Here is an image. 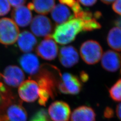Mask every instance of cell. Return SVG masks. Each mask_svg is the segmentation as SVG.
I'll list each match as a JSON object with an SVG mask.
<instances>
[{
  "label": "cell",
  "mask_w": 121,
  "mask_h": 121,
  "mask_svg": "<svg viewBox=\"0 0 121 121\" xmlns=\"http://www.w3.org/2000/svg\"><path fill=\"white\" fill-rule=\"evenodd\" d=\"M82 31V20L73 18L57 25L51 36L57 43L66 45L73 41L78 34Z\"/></svg>",
  "instance_id": "1"
},
{
  "label": "cell",
  "mask_w": 121,
  "mask_h": 121,
  "mask_svg": "<svg viewBox=\"0 0 121 121\" xmlns=\"http://www.w3.org/2000/svg\"><path fill=\"white\" fill-rule=\"evenodd\" d=\"M102 48L98 42L89 40L84 42L80 48V55L83 60L89 65H94L100 60Z\"/></svg>",
  "instance_id": "2"
},
{
  "label": "cell",
  "mask_w": 121,
  "mask_h": 121,
  "mask_svg": "<svg viewBox=\"0 0 121 121\" xmlns=\"http://www.w3.org/2000/svg\"><path fill=\"white\" fill-rule=\"evenodd\" d=\"M19 30L12 19L4 17L0 19V43L5 45H12L17 40Z\"/></svg>",
  "instance_id": "3"
},
{
  "label": "cell",
  "mask_w": 121,
  "mask_h": 121,
  "mask_svg": "<svg viewBox=\"0 0 121 121\" xmlns=\"http://www.w3.org/2000/svg\"><path fill=\"white\" fill-rule=\"evenodd\" d=\"M36 79L40 90L48 92L51 98L56 95V87L59 80L51 71L43 68H40Z\"/></svg>",
  "instance_id": "4"
},
{
  "label": "cell",
  "mask_w": 121,
  "mask_h": 121,
  "mask_svg": "<svg viewBox=\"0 0 121 121\" xmlns=\"http://www.w3.org/2000/svg\"><path fill=\"white\" fill-rule=\"evenodd\" d=\"M82 87L81 83L77 77L71 73H65L60 75L57 88L65 94L77 95Z\"/></svg>",
  "instance_id": "5"
},
{
  "label": "cell",
  "mask_w": 121,
  "mask_h": 121,
  "mask_svg": "<svg viewBox=\"0 0 121 121\" xmlns=\"http://www.w3.org/2000/svg\"><path fill=\"white\" fill-rule=\"evenodd\" d=\"M37 55L46 60H54L58 55V48L51 35H48L42 40L36 48Z\"/></svg>",
  "instance_id": "6"
},
{
  "label": "cell",
  "mask_w": 121,
  "mask_h": 121,
  "mask_svg": "<svg viewBox=\"0 0 121 121\" xmlns=\"http://www.w3.org/2000/svg\"><path fill=\"white\" fill-rule=\"evenodd\" d=\"M27 117L26 110L21 102L17 99L6 108L0 121H26Z\"/></svg>",
  "instance_id": "7"
},
{
  "label": "cell",
  "mask_w": 121,
  "mask_h": 121,
  "mask_svg": "<svg viewBox=\"0 0 121 121\" xmlns=\"http://www.w3.org/2000/svg\"><path fill=\"white\" fill-rule=\"evenodd\" d=\"M30 28L35 35L38 37H46L51 35L52 25L48 17L40 14L35 16L32 19Z\"/></svg>",
  "instance_id": "8"
},
{
  "label": "cell",
  "mask_w": 121,
  "mask_h": 121,
  "mask_svg": "<svg viewBox=\"0 0 121 121\" xmlns=\"http://www.w3.org/2000/svg\"><path fill=\"white\" fill-rule=\"evenodd\" d=\"M39 86L36 81L26 80L20 85L18 89L19 97L26 102H33L38 99Z\"/></svg>",
  "instance_id": "9"
},
{
  "label": "cell",
  "mask_w": 121,
  "mask_h": 121,
  "mask_svg": "<svg viewBox=\"0 0 121 121\" xmlns=\"http://www.w3.org/2000/svg\"><path fill=\"white\" fill-rule=\"evenodd\" d=\"M3 81L9 87L19 86L25 79V74L21 68L16 65H9L1 73Z\"/></svg>",
  "instance_id": "10"
},
{
  "label": "cell",
  "mask_w": 121,
  "mask_h": 121,
  "mask_svg": "<svg viewBox=\"0 0 121 121\" xmlns=\"http://www.w3.org/2000/svg\"><path fill=\"white\" fill-rule=\"evenodd\" d=\"M48 113L53 121H68L71 114L69 105L62 101H56L50 104Z\"/></svg>",
  "instance_id": "11"
},
{
  "label": "cell",
  "mask_w": 121,
  "mask_h": 121,
  "mask_svg": "<svg viewBox=\"0 0 121 121\" xmlns=\"http://www.w3.org/2000/svg\"><path fill=\"white\" fill-rule=\"evenodd\" d=\"M59 59L61 64L66 68H70L76 65L79 60V55L73 46H64L60 48Z\"/></svg>",
  "instance_id": "12"
},
{
  "label": "cell",
  "mask_w": 121,
  "mask_h": 121,
  "mask_svg": "<svg viewBox=\"0 0 121 121\" xmlns=\"http://www.w3.org/2000/svg\"><path fill=\"white\" fill-rule=\"evenodd\" d=\"M19 63L25 72L31 75L37 74L40 68L39 59L35 55L26 53L22 55L19 60Z\"/></svg>",
  "instance_id": "13"
},
{
  "label": "cell",
  "mask_w": 121,
  "mask_h": 121,
  "mask_svg": "<svg viewBox=\"0 0 121 121\" xmlns=\"http://www.w3.org/2000/svg\"><path fill=\"white\" fill-rule=\"evenodd\" d=\"M100 60L102 67L109 72H115L120 68L121 57L117 52L108 50L103 53Z\"/></svg>",
  "instance_id": "14"
},
{
  "label": "cell",
  "mask_w": 121,
  "mask_h": 121,
  "mask_svg": "<svg viewBox=\"0 0 121 121\" xmlns=\"http://www.w3.org/2000/svg\"><path fill=\"white\" fill-rule=\"evenodd\" d=\"M11 17L17 25L22 27L29 25L32 20V13L30 10L24 5L13 9Z\"/></svg>",
  "instance_id": "15"
},
{
  "label": "cell",
  "mask_w": 121,
  "mask_h": 121,
  "mask_svg": "<svg viewBox=\"0 0 121 121\" xmlns=\"http://www.w3.org/2000/svg\"><path fill=\"white\" fill-rule=\"evenodd\" d=\"M17 41L20 49L26 53L32 51L37 43L35 35L27 30L23 31L19 33Z\"/></svg>",
  "instance_id": "16"
},
{
  "label": "cell",
  "mask_w": 121,
  "mask_h": 121,
  "mask_svg": "<svg viewBox=\"0 0 121 121\" xmlns=\"http://www.w3.org/2000/svg\"><path fill=\"white\" fill-rule=\"evenodd\" d=\"M51 12L52 19L57 25L73 18V15L71 14L69 8L61 4L55 5Z\"/></svg>",
  "instance_id": "17"
},
{
  "label": "cell",
  "mask_w": 121,
  "mask_h": 121,
  "mask_svg": "<svg viewBox=\"0 0 121 121\" xmlns=\"http://www.w3.org/2000/svg\"><path fill=\"white\" fill-rule=\"evenodd\" d=\"M95 113L91 107L81 106L72 112L70 121H95Z\"/></svg>",
  "instance_id": "18"
},
{
  "label": "cell",
  "mask_w": 121,
  "mask_h": 121,
  "mask_svg": "<svg viewBox=\"0 0 121 121\" xmlns=\"http://www.w3.org/2000/svg\"><path fill=\"white\" fill-rule=\"evenodd\" d=\"M121 28L116 26L109 30L107 36L109 46L116 51H121Z\"/></svg>",
  "instance_id": "19"
},
{
  "label": "cell",
  "mask_w": 121,
  "mask_h": 121,
  "mask_svg": "<svg viewBox=\"0 0 121 121\" xmlns=\"http://www.w3.org/2000/svg\"><path fill=\"white\" fill-rule=\"evenodd\" d=\"M34 9L41 15L47 14L54 7L55 0H32Z\"/></svg>",
  "instance_id": "20"
},
{
  "label": "cell",
  "mask_w": 121,
  "mask_h": 121,
  "mask_svg": "<svg viewBox=\"0 0 121 121\" xmlns=\"http://www.w3.org/2000/svg\"><path fill=\"white\" fill-rule=\"evenodd\" d=\"M121 80L118 79L109 90L111 98L115 101H121Z\"/></svg>",
  "instance_id": "21"
},
{
  "label": "cell",
  "mask_w": 121,
  "mask_h": 121,
  "mask_svg": "<svg viewBox=\"0 0 121 121\" xmlns=\"http://www.w3.org/2000/svg\"><path fill=\"white\" fill-rule=\"evenodd\" d=\"M82 22L83 31H91L99 29L101 27L99 22L94 18L88 20L82 21Z\"/></svg>",
  "instance_id": "22"
},
{
  "label": "cell",
  "mask_w": 121,
  "mask_h": 121,
  "mask_svg": "<svg viewBox=\"0 0 121 121\" xmlns=\"http://www.w3.org/2000/svg\"><path fill=\"white\" fill-rule=\"evenodd\" d=\"M30 121H51L47 111L41 109L31 117Z\"/></svg>",
  "instance_id": "23"
},
{
  "label": "cell",
  "mask_w": 121,
  "mask_h": 121,
  "mask_svg": "<svg viewBox=\"0 0 121 121\" xmlns=\"http://www.w3.org/2000/svg\"><path fill=\"white\" fill-rule=\"evenodd\" d=\"M10 9V6L8 0H0V16L7 14Z\"/></svg>",
  "instance_id": "24"
},
{
  "label": "cell",
  "mask_w": 121,
  "mask_h": 121,
  "mask_svg": "<svg viewBox=\"0 0 121 121\" xmlns=\"http://www.w3.org/2000/svg\"><path fill=\"white\" fill-rule=\"evenodd\" d=\"M113 10L117 14L121 15V0H115L112 5Z\"/></svg>",
  "instance_id": "25"
},
{
  "label": "cell",
  "mask_w": 121,
  "mask_h": 121,
  "mask_svg": "<svg viewBox=\"0 0 121 121\" xmlns=\"http://www.w3.org/2000/svg\"><path fill=\"white\" fill-rule=\"evenodd\" d=\"M11 5L14 7L23 5L26 3V0H8Z\"/></svg>",
  "instance_id": "26"
},
{
  "label": "cell",
  "mask_w": 121,
  "mask_h": 121,
  "mask_svg": "<svg viewBox=\"0 0 121 121\" xmlns=\"http://www.w3.org/2000/svg\"><path fill=\"white\" fill-rule=\"evenodd\" d=\"M96 1L97 0H78V2L86 6H91L94 5Z\"/></svg>",
  "instance_id": "27"
},
{
  "label": "cell",
  "mask_w": 121,
  "mask_h": 121,
  "mask_svg": "<svg viewBox=\"0 0 121 121\" xmlns=\"http://www.w3.org/2000/svg\"><path fill=\"white\" fill-rule=\"evenodd\" d=\"M61 4L67 5L71 8L76 2V0H59Z\"/></svg>",
  "instance_id": "28"
},
{
  "label": "cell",
  "mask_w": 121,
  "mask_h": 121,
  "mask_svg": "<svg viewBox=\"0 0 121 121\" xmlns=\"http://www.w3.org/2000/svg\"><path fill=\"white\" fill-rule=\"evenodd\" d=\"M104 116L107 118H110L113 116L114 112L112 109L109 107H106L104 111Z\"/></svg>",
  "instance_id": "29"
},
{
  "label": "cell",
  "mask_w": 121,
  "mask_h": 121,
  "mask_svg": "<svg viewBox=\"0 0 121 121\" xmlns=\"http://www.w3.org/2000/svg\"><path fill=\"white\" fill-rule=\"evenodd\" d=\"M121 104L120 103L117 104L116 107V112L117 114V117H118L119 120H121Z\"/></svg>",
  "instance_id": "30"
},
{
  "label": "cell",
  "mask_w": 121,
  "mask_h": 121,
  "mask_svg": "<svg viewBox=\"0 0 121 121\" xmlns=\"http://www.w3.org/2000/svg\"><path fill=\"white\" fill-rule=\"evenodd\" d=\"M102 2L106 4H110L113 2L115 0H100Z\"/></svg>",
  "instance_id": "31"
},
{
  "label": "cell",
  "mask_w": 121,
  "mask_h": 121,
  "mask_svg": "<svg viewBox=\"0 0 121 121\" xmlns=\"http://www.w3.org/2000/svg\"><path fill=\"white\" fill-rule=\"evenodd\" d=\"M115 25L117 26L116 27H118L119 28H120L121 27V18L119 17L115 21Z\"/></svg>",
  "instance_id": "32"
},
{
  "label": "cell",
  "mask_w": 121,
  "mask_h": 121,
  "mask_svg": "<svg viewBox=\"0 0 121 121\" xmlns=\"http://www.w3.org/2000/svg\"><path fill=\"white\" fill-rule=\"evenodd\" d=\"M27 8L30 10H33L34 9V6L33 4L32 3H28L27 5Z\"/></svg>",
  "instance_id": "33"
}]
</instances>
